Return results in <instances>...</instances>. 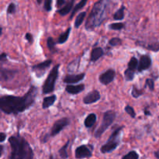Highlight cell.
I'll use <instances>...</instances> for the list:
<instances>
[{
	"mask_svg": "<svg viewBox=\"0 0 159 159\" xmlns=\"http://www.w3.org/2000/svg\"><path fill=\"white\" fill-rule=\"evenodd\" d=\"M37 95V87L31 85L23 96H4L0 97V110L6 114H19L34 105Z\"/></svg>",
	"mask_w": 159,
	"mask_h": 159,
	"instance_id": "obj_1",
	"label": "cell"
},
{
	"mask_svg": "<svg viewBox=\"0 0 159 159\" xmlns=\"http://www.w3.org/2000/svg\"><path fill=\"white\" fill-rule=\"evenodd\" d=\"M108 3V0H99L94 5L85 22V27L87 30H93L102 24L107 15Z\"/></svg>",
	"mask_w": 159,
	"mask_h": 159,
	"instance_id": "obj_2",
	"label": "cell"
},
{
	"mask_svg": "<svg viewBox=\"0 0 159 159\" xmlns=\"http://www.w3.org/2000/svg\"><path fill=\"white\" fill-rule=\"evenodd\" d=\"M9 142L12 149L10 159H25L28 153L32 151L29 143L22 137H10Z\"/></svg>",
	"mask_w": 159,
	"mask_h": 159,
	"instance_id": "obj_3",
	"label": "cell"
},
{
	"mask_svg": "<svg viewBox=\"0 0 159 159\" xmlns=\"http://www.w3.org/2000/svg\"><path fill=\"white\" fill-rule=\"evenodd\" d=\"M123 128H124V127H117L112 133V134L110 135L109 139L107 140V143L101 147L100 151L102 154H107L112 152L118 147L120 142L121 131H122Z\"/></svg>",
	"mask_w": 159,
	"mask_h": 159,
	"instance_id": "obj_4",
	"label": "cell"
},
{
	"mask_svg": "<svg viewBox=\"0 0 159 159\" xmlns=\"http://www.w3.org/2000/svg\"><path fill=\"white\" fill-rule=\"evenodd\" d=\"M116 117V113L115 111H113V110H107V111H106L103 114V117H102V120L100 126L96 129V132H95V138H100L102 134L113 124Z\"/></svg>",
	"mask_w": 159,
	"mask_h": 159,
	"instance_id": "obj_5",
	"label": "cell"
},
{
	"mask_svg": "<svg viewBox=\"0 0 159 159\" xmlns=\"http://www.w3.org/2000/svg\"><path fill=\"white\" fill-rule=\"evenodd\" d=\"M60 65H57L51 69L47 77L43 86V94H49L54 90L56 81L58 77V71Z\"/></svg>",
	"mask_w": 159,
	"mask_h": 159,
	"instance_id": "obj_6",
	"label": "cell"
},
{
	"mask_svg": "<svg viewBox=\"0 0 159 159\" xmlns=\"http://www.w3.org/2000/svg\"><path fill=\"white\" fill-rule=\"evenodd\" d=\"M70 124V120L67 117L61 118V119L58 120L56 121L53 125L52 128H51V136L54 137L58 134L61 131L64 130L65 127L68 126Z\"/></svg>",
	"mask_w": 159,
	"mask_h": 159,
	"instance_id": "obj_7",
	"label": "cell"
},
{
	"mask_svg": "<svg viewBox=\"0 0 159 159\" xmlns=\"http://www.w3.org/2000/svg\"><path fill=\"white\" fill-rule=\"evenodd\" d=\"M116 77V71L113 69H108L99 75V80L102 85H107L111 83Z\"/></svg>",
	"mask_w": 159,
	"mask_h": 159,
	"instance_id": "obj_8",
	"label": "cell"
},
{
	"mask_svg": "<svg viewBox=\"0 0 159 159\" xmlns=\"http://www.w3.org/2000/svg\"><path fill=\"white\" fill-rule=\"evenodd\" d=\"M152 58L149 55L145 54V55H142L140 58V61H138V71L139 72H141L143 71L148 70L152 66Z\"/></svg>",
	"mask_w": 159,
	"mask_h": 159,
	"instance_id": "obj_9",
	"label": "cell"
},
{
	"mask_svg": "<svg viewBox=\"0 0 159 159\" xmlns=\"http://www.w3.org/2000/svg\"><path fill=\"white\" fill-rule=\"evenodd\" d=\"M16 73V70L7 69V68H4L0 66V81L7 82V81L11 80L15 77Z\"/></svg>",
	"mask_w": 159,
	"mask_h": 159,
	"instance_id": "obj_10",
	"label": "cell"
},
{
	"mask_svg": "<svg viewBox=\"0 0 159 159\" xmlns=\"http://www.w3.org/2000/svg\"><path fill=\"white\" fill-rule=\"evenodd\" d=\"M100 98L101 96L99 92L97 90H93V91L89 92L86 96H85V97L83 98V102L84 104H86V105L93 104L99 101Z\"/></svg>",
	"mask_w": 159,
	"mask_h": 159,
	"instance_id": "obj_11",
	"label": "cell"
},
{
	"mask_svg": "<svg viewBox=\"0 0 159 159\" xmlns=\"http://www.w3.org/2000/svg\"><path fill=\"white\" fill-rule=\"evenodd\" d=\"M92 156V152L87 146L81 145L78 147L75 150V157L76 158H90Z\"/></svg>",
	"mask_w": 159,
	"mask_h": 159,
	"instance_id": "obj_12",
	"label": "cell"
},
{
	"mask_svg": "<svg viewBox=\"0 0 159 159\" xmlns=\"http://www.w3.org/2000/svg\"><path fill=\"white\" fill-rule=\"evenodd\" d=\"M85 73H82V74L78 75H67L65 78H64V82L66 84H75L78 82H81L85 78Z\"/></svg>",
	"mask_w": 159,
	"mask_h": 159,
	"instance_id": "obj_13",
	"label": "cell"
},
{
	"mask_svg": "<svg viewBox=\"0 0 159 159\" xmlns=\"http://www.w3.org/2000/svg\"><path fill=\"white\" fill-rule=\"evenodd\" d=\"M85 89V85L83 84H79L77 85H67L65 88V91L71 95H77L79 93H82L83 90Z\"/></svg>",
	"mask_w": 159,
	"mask_h": 159,
	"instance_id": "obj_14",
	"label": "cell"
},
{
	"mask_svg": "<svg viewBox=\"0 0 159 159\" xmlns=\"http://www.w3.org/2000/svg\"><path fill=\"white\" fill-rule=\"evenodd\" d=\"M104 54V51L102 48H93V51L91 52V55H90V61L93 62H96V61L99 60L100 57H102Z\"/></svg>",
	"mask_w": 159,
	"mask_h": 159,
	"instance_id": "obj_15",
	"label": "cell"
},
{
	"mask_svg": "<svg viewBox=\"0 0 159 159\" xmlns=\"http://www.w3.org/2000/svg\"><path fill=\"white\" fill-rule=\"evenodd\" d=\"M56 100H57V96L55 95H52V96L44 97L43 98V103H42V108L43 110H46V109L49 108L51 106L54 105Z\"/></svg>",
	"mask_w": 159,
	"mask_h": 159,
	"instance_id": "obj_16",
	"label": "cell"
},
{
	"mask_svg": "<svg viewBox=\"0 0 159 159\" xmlns=\"http://www.w3.org/2000/svg\"><path fill=\"white\" fill-rule=\"evenodd\" d=\"M74 2L75 0H70L69 2H68L66 3V5H65L63 8L58 9V10H57V12H58L61 16H66L67 14H68L71 10H72Z\"/></svg>",
	"mask_w": 159,
	"mask_h": 159,
	"instance_id": "obj_17",
	"label": "cell"
},
{
	"mask_svg": "<svg viewBox=\"0 0 159 159\" xmlns=\"http://www.w3.org/2000/svg\"><path fill=\"white\" fill-rule=\"evenodd\" d=\"M96 119H97V117H96V115L95 113H90L84 120V125L86 128H91L94 125L95 123L96 122Z\"/></svg>",
	"mask_w": 159,
	"mask_h": 159,
	"instance_id": "obj_18",
	"label": "cell"
},
{
	"mask_svg": "<svg viewBox=\"0 0 159 159\" xmlns=\"http://www.w3.org/2000/svg\"><path fill=\"white\" fill-rule=\"evenodd\" d=\"M51 64H52V61L47 60L45 61L41 62V63L37 64V65L33 66L32 69L34 70V71H44L45 69H47V68H49V67L51 66Z\"/></svg>",
	"mask_w": 159,
	"mask_h": 159,
	"instance_id": "obj_19",
	"label": "cell"
},
{
	"mask_svg": "<svg viewBox=\"0 0 159 159\" xmlns=\"http://www.w3.org/2000/svg\"><path fill=\"white\" fill-rule=\"evenodd\" d=\"M71 30V28L69 27L68 30H67L66 31H65V32H64L63 34H61V35L59 36L58 39H57V43H59V44H62V43H65V42L68 40V37H69Z\"/></svg>",
	"mask_w": 159,
	"mask_h": 159,
	"instance_id": "obj_20",
	"label": "cell"
},
{
	"mask_svg": "<svg viewBox=\"0 0 159 159\" xmlns=\"http://www.w3.org/2000/svg\"><path fill=\"white\" fill-rule=\"evenodd\" d=\"M87 2H88V0H81V1L79 2L75 6L74 9L71 10V16H70V20H71V19H72V17L74 16L75 14L78 11L80 10L81 9H82V8L85 6V4L87 3Z\"/></svg>",
	"mask_w": 159,
	"mask_h": 159,
	"instance_id": "obj_21",
	"label": "cell"
},
{
	"mask_svg": "<svg viewBox=\"0 0 159 159\" xmlns=\"http://www.w3.org/2000/svg\"><path fill=\"white\" fill-rule=\"evenodd\" d=\"M85 16H86V12H82L77 16L75 19V27L79 28V26L82 25V23H83L84 20H85Z\"/></svg>",
	"mask_w": 159,
	"mask_h": 159,
	"instance_id": "obj_22",
	"label": "cell"
},
{
	"mask_svg": "<svg viewBox=\"0 0 159 159\" xmlns=\"http://www.w3.org/2000/svg\"><path fill=\"white\" fill-rule=\"evenodd\" d=\"M124 10H125V7L122 6L115 12L113 15V19L115 20H122L124 18Z\"/></svg>",
	"mask_w": 159,
	"mask_h": 159,
	"instance_id": "obj_23",
	"label": "cell"
},
{
	"mask_svg": "<svg viewBox=\"0 0 159 159\" xmlns=\"http://www.w3.org/2000/svg\"><path fill=\"white\" fill-rule=\"evenodd\" d=\"M68 145H69V141H67L66 144L63 147L61 148V149L59 150V155H60L61 158L62 159H67L68 158V152H67V149H68Z\"/></svg>",
	"mask_w": 159,
	"mask_h": 159,
	"instance_id": "obj_24",
	"label": "cell"
},
{
	"mask_svg": "<svg viewBox=\"0 0 159 159\" xmlns=\"http://www.w3.org/2000/svg\"><path fill=\"white\" fill-rule=\"evenodd\" d=\"M138 60L135 57H132L128 63V68L132 71H135V70L138 69Z\"/></svg>",
	"mask_w": 159,
	"mask_h": 159,
	"instance_id": "obj_25",
	"label": "cell"
},
{
	"mask_svg": "<svg viewBox=\"0 0 159 159\" xmlns=\"http://www.w3.org/2000/svg\"><path fill=\"white\" fill-rule=\"evenodd\" d=\"M124 78H125L126 81H127V82L133 81L134 79V71H132V70L127 68L124 71Z\"/></svg>",
	"mask_w": 159,
	"mask_h": 159,
	"instance_id": "obj_26",
	"label": "cell"
},
{
	"mask_svg": "<svg viewBox=\"0 0 159 159\" xmlns=\"http://www.w3.org/2000/svg\"><path fill=\"white\" fill-rule=\"evenodd\" d=\"M143 94H144V92H143V90L138 89L137 88L135 85H134V86L132 87L131 95L134 98H135V99H138V97H140L141 96H142Z\"/></svg>",
	"mask_w": 159,
	"mask_h": 159,
	"instance_id": "obj_27",
	"label": "cell"
},
{
	"mask_svg": "<svg viewBox=\"0 0 159 159\" xmlns=\"http://www.w3.org/2000/svg\"><path fill=\"white\" fill-rule=\"evenodd\" d=\"M124 26H125V24L124 23H113L109 26V28L113 30H120L123 28H124Z\"/></svg>",
	"mask_w": 159,
	"mask_h": 159,
	"instance_id": "obj_28",
	"label": "cell"
},
{
	"mask_svg": "<svg viewBox=\"0 0 159 159\" xmlns=\"http://www.w3.org/2000/svg\"><path fill=\"white\" fill-rule=\"evenodd\" d=\"M138 158H139V155H138L135 151H131V152L127 153V155H124V156L122 158V159H138Z\"/></svg>",
	"mask_w": 159,
	"mask_h": 159,
	"instance_id": "obj_29",
	"label": "cell"
},
{
	"mask_svg": "<svg viewBox=\"0 0 159 159\" xmlns=\"http://www.w3.org/2000/svg\"><path fill=\"white\" fill-rule=\"evenodd\" d=\"M121 43H122V40L119 37H113V38L110 39L109 41V44L112 47L118 46V45H120Z\"/></svg>",
	"mask_w": 159,
	"mask_h": 159,
	"instance_id": "obj_30",
	"label": "cell"
},
{
	"mask_svg": "<svg viewBox=\"0 0 159 159\" xmlns=\"http://www.w3.org/2000/svg\"><path fill=\"white\" fill-rule=\"evenodd\" d=\"M55 42H54V39L52 37H48V40H47V45H48V48H49L50 51H54L55 49Z\"/></svg>",
	"mask_w": 159,
	"mask_h": 159,
	"instance_id": "obj_31",
	"label": "cell"
},
{
	"mask_svg": "<svg viewBox=\"0 0 159 159\" xmlns=\"http://www.w3.org/2000/svg\"><path fill=\"white\" fill-rule=\"evenodd\" d=\"M125 111H126V113H127L128 115H130L132 118L136 117V113H135V111H134V110L133 107H130V106L128 105L125 107Z\"/></svg>",
	"mask_w": 159,
	"mask_h": 159,
	"instance_id": "obj_32",
	"label": "cell"
},
{
	"mask_svg": "<svg viewBox=\"0 0 159 159\" xmlns=\"http://www.w3.org/2000/svg\"><path fill=\"white\" fill-rule=\"evenodd\" d=\"M145 86H148L151 91H153L155 89V82L152 79H147L145 82Z\"/></svg>",
	"mask_w": 159,
	"mask_h": 159,
	"instance_id": "obj_33",
	"label": "cell"
},
{
	"mask_svg": "<svg viewBox=\"0 0 159 159\" xmlns=\"http://www.w3.org/2000/svg\"><path fill=\"white\" fill-rule=\"evenodd\" d=\"M147 49L151 50L152 51H159V42H158V43H151V44L148 45Z\"/></svg>",
	"mask_w": 159,
	"mask_h": 159,
	"instance_id": "obj_34",
	"label": "cell"
},
{
	"mask_svg": "<svg viewBox=\"0 0 159 159\" xmlns=\"http://www.w3.org/2000/svg\"><path fill=\"white\" fill-rule=\"evenodd\" d=\"M44 9L48 12L51 10L52 9V0H44V5H43Z\"/></svg>",
	"mask_w": 159,
	"mask_h": 159,
	"instance_id": "obj_35",
	"label": "cell"
},
{
	"mask_svg": "<svg viewBox=\"0 0 159 159\" xmlns=\"http://www.w3.org/2000/svg\"><path fill=\"white\" fill-rule=\"evenodd\" d=\"M16 5L14 3H10L9 5L7 8V13L8 14H13L16 12Z\"/></svg>",
	"mask_w": 159,
	"mask_h": 159,
	"instance_id": "obj_36",
	"label": "cell"
},
{
	"mask_svg": "<svg viewBox=\"0 0 159 159\" xmlns=\"http://www.w3.org/2000/svg\"><path fill=\"white\" fill-rule=\"evenodd\" d=\"M25 38H26V40H27L30 43H33V42H34V37H33V35L31 34H30V33L26 34Z\"/></svg>",
	"mask_w": 159,
	"mask_h": 159,
	"instance_id": "obj_37",
	"label": "cell"
},
{
	"mask_svg": "<svg viewBox=\"0 0 159 159\" xmlns=\"http://www.w3.org/2000/svg\"><path fill=\"white\" fill-rule=\"evenodd\" d=\"M65 3V0H57L56 4H57V7H61Z\"/></svg>",
	"mask_w": 159,
	"mask_h": 159,
	"instance_id": "obj_38",
	"label": "cell"
},
{
	"mask_svg": "<svg viewBox=\"0 0 159 159\" xmlns=\"http://www.w3.org/2000/svg\"><path fill=\"white\" fill-rule=\"evenodd\" d=\"M6 134L4 133H0V142H3L6 140Z\"/></svg>",
	"mask_w": 159,
	"mask_h": 159,
	"instance_id": "obj_39",
	"label": "cell"
},
{
	"mask_svg": "<svg viewBox=\"0 0 159 159\" xmlns=\"http://www.w3.org/2000/svg\"><path fill=\"white\" fill-rule=\"evenodd\" d=\"M6 59V54H0V61H5Z\"/></svg>",
	"mask_w": 159,
	"mask_h": 159,
	"instance_id": "obj_40",
	"label": "cell"
},
{
	"mask_svg": "<svg viewBox=\"0 0 159 159\" xmlns=\"http://www.w3.org/2000/svg\"><path fill=\"white\" fill-rule=\"evenodd\" d=\"M155 158H156L159 159V150L156 151V152H155Z\"/></svg>",
	"mask_w": 159,
	"mask_h": 159,
	"instance_id": "obj_41",
	"label": "cell"
},
{
	"mask_svg": "<svg viewBox=\"0 0 159 159\" xmlns=\"http://www.w3.org/2000/svg\"><path fill=\"white\" fill-rule=\"evenodd\" d=\"M2 152H3V147L2 145H0V157H1L2 155Z\"/></svg>",
	"mask_w": 159,
	"mask_h": 159,
	"instance_id": "obj_42",
	"label": "cell"
},
{
	"mask_svg": "<svg viewBox=\"0 0 159 159\" xmlns=\"http://www.w3.org/2000/svg\"><path fill=\"white\" fill-rule=\"evenodd\" d=\"M144 113H145V115H151L150 112L147 111V110H145V111H144Z\"/></svg>",
	"mask_w": 159,
	"mask_h": 159,
	"instance_id": "obj_43",
	"label": "cell"
},
{
	"mask_svg": "<svg viewBox=\"0 0 159 159\" xmlns=\"http://www.w3.org/2000/svg\"><path fill=\"white\" fill-rule=\"evenodd\" d=\"M42 1H43V0H37V3H38V4H40V3L42 2Z\"/></svg>",
	"mask_w": 159,
	"mask_h": 159,
	"instance_id": "obj_44",
	"label": "cell"
},
{
	"mask_svg": "<svg viewBox=\"0 0 159 159\" xmlns=\"http://www.w3.org/2000/svg\"><path fill=\"white\" fill-rule=\"evenodd\" d=\"M2 28L0 27V37H1L2 35Z\"/></svg>",
	"mask_w": 159,
	"mask_h": 159,
	"instance_id": "obj_45",
	"label": "cell"
},
{
	"mask_svg": "<svg viewBox=\"0 0 159 159\" xmlns=\"http://www.w3.org/2000/svg\"><path fill=\"white\" fill-rule=\"evenodd\" d=\"M50 159H55V158H54L52 155H51V156H50Z\"/></svg>",
	"mask_w": 159,
	"mask_h": 159,
	"instance_id": "obj_46",
	"label": "cell"
}]
</instances>
